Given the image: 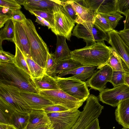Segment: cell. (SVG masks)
<instances>
[{
  "instance_id": "obj_27",
  "label": "cell",
  "mask_w": 129,
  "mask_h": 129,
  "mask_svg": "<svg viewBox=\"0 0 129 129\" xmlns=\"http://www.w3.org/2000/svg\"><path fill=\"white\" fill-rule=\"evenodd\" d=\"M15 111L11 105L0 96V123L10 124L11 116Z\"/></svg>"
},
{
  "instance_id": "obj_48",
  "label": "cell",
  "mask_w": 129,
  "mask_h": 129,
  "mask_svg": "<svg viewBox=\"0 0 129 129\" xmlns=\"http://www.w3.org/2000/svg\"><path fill=\"white\" fill-rule=\"evenodd\" d=\"M34 129H52L51 125H42L38 126Z\"/></svg>"
},
{
  "instance_id": "obj_26",
  "label": "cell",
  "mask_w": 129,
  "mask_h": 129,
  "mask_svg": "<svg viewBox=\"0 0 129 129\" xmlns=\"http://www.w3.org/2000/svg\"><path fill=\"white\" fill-rule=\"evenodd\" d=\"M56 62L55 73L60 74L63 72L73 70L83 65L71 58L57 61Z\"/></svg>"
},
{
  "instance_id": "obj_6",
  "label": "cell",
  "mask_w": 129,
  "mask_h": 129,
  "mask_svg": "<svg viewBox=\"0 0 129 129\" xmlns=\"http://www.w3.org/2000/svg\"><path fill=\"white\" fill-rule=\"evenodd\" d=\"M59 0L54 12V26L51 30L56 36L70 40L72 31L76 23L71 18Z\"/></svg>"
},
{
  "instance_id": "obj_31",
  "label": "cell",
  "mask_w": 129,
  "mask_h": 129,
  "mask_svg": "<svg viewBox=\"0 0 129 129\" xmlns=\"http://www.w3.org/2000/svg\"><path fill=\"white\" fill-rule=\"evenodd\" d=\"M92 22L100 29L105 33L113 29L108 21L99 14H96Z\"/></svg>"
},
{
  "instance_id": "obj_36",
  "label": "cell",
  "mask_w": 129,
  "mask_h": 129,
  "mask_svg": "<svg viewBox=\"0 0 129 129\" xmlns=\"http://www.w3.org/2000/svg\"><path fill=\"white\" fill-rule=\"evenodd\" d=\"M12 11L8 8L0 6V28L4 26V24L11 19Z\"/></svg>"
},
{
  "instance_id": "obj_10",
  "label": "cell",
  "mask_w": 129,
  "mask_h": 129,
  "mask_svg": "<svg viewBox=\"0 0 129 129\" xmlns=\"http://www.w3.org/2000/svg\"><path fill=\"white\" fill-rule=\"evenodd\" d=\"M81 113L77 109L47 114L52 129H71Z\"/></svg>"
},
{
  "instance_id": "obj_20",
  "label": "cell",
  "mask_w": 129,
  "mask_h": 129,
  "mask_svg": "<svg viewBox=\"0 0 129 129\" xmlns=\"http://www.w3.org/2000/svg\"><path fill=\"white\" fill-rule=\"evenodd\" d=\"M97 67L95 66L83 65L73 70L68 71L58 74L57 76L62 77L68 74H72L73 76L83 82L90 78L97 71Z\"/></svg>"
},
{
  "instance_id": "obj_7",
  "label": "cell",
  "mask_w": 129,
  "mask_h": 129,
  "mask_svg": "<svg viewBox=\"0 0 129 129\" xmlns=\"http://www.w3.org/2000/svg\"><path fill=\"white\" fill-rule=\"evenodd\" d=\"M103 108L98 98L90 94L78 119L71 129H85L91 121L98 118Z\"/></svg>"
},
{
  "instance_id": "obj_23",
  "label": "cell",
  "mask_w": 129,
  "mask_h": 129,
  "mask_svg": "<svg viewBox=\"0 0 129 129\" xmlns=\"http://www.w3.org/2000/svg\"><path fill=\"white\" fill-rule=\"evenodd\" d=\"M56 47L53 54L56 62L70 58L71 51L66 42V38L63 36H57Z\"/></svg>"
},
{
  "instance_id": "obj_11",
  "label": "cell",
  "mask_w": 129,
  "mask_h": 129,
  "mask_svg": "<svg viewBox=\"0 0 129 129\" xmlns=\"http://www.w3.org/2000/svg\"><path fill=\"white\" fill-rule=\"evenodd\" d=\"M100 100L113 107L117 106L121 101L129 99V87L124 84L112 89H106L100 92Z\"/></svg>"
},
{
  "instance_id": "obj_37",
  "label": "cell",
  "mask_w": 129,
  "mask_h": 129,
  "mask_svg": "<svg viewBox=\"0 0 129 129\" xmlns=\"http://www.w3.org/2000/svg\"><path fill=\"white\" fill-rule=\"evenodd\" d=\"M116 12L125 16L129 10V0H117Z\"/></svg>"
},
{
  "instance_id": "obj_1",
  "label": "cell",
  "mask_w": 129,
  "mask_h": 129,
  "mask_svg": "<svg viewBox=\"0 0 129 129\" xmlns=\"http://www.w3.org/2000/svg\"><path fill=\"white\" fill-rule=\"evenodd\" d=\"M112 47L104 41L96 42L90 46L71 52V58L83 65L96 66L99 69L108 60Z\"/></svg>"
},
{
  "instance_id": "obj_46",
  "label": "cell",
  "mask_w": 129,
  "mask_h": 129,
  "mask_svg": "<svg viewBox=\"0 0 129 129\" xmlns=\"http://www.w3.org/2000/svg\"><path fill=\"white\" fill-rule=\"evenodd\" d=\"M0 129H18L13 125L0 123Z\"/></svg>"
},
{
  "instance_id": "obj_35",
  "label": "cell",
  "mask_w": 129,
  "mask_h": 129,
  "mask_svg": "<svg viewBox=\"0 0 129 129\" xmlns=\"http://www.w3.org/2000/svg\"><path fill=\"white\" fill-rule=\"evenodd\" d=\"M98 14L108 21L113 29L117 26L119 21L123 17L120 13L117 12L110 14Z\"/></svg>"
},
{
  "instance_id": "obj_39",
  "label": "cell",
  "mask_w": 129,
  "mask_h": 129,
  "mask_svg": "<svg viewBox=\"0 0 129 129\" xmlns=\"http://www.w3.org/2000/svg\"><path fill=\"white\" fill-rule=\"evenodd\" d=\"M61 3L71 18L76 23L78 16L71 5L67 0H61Z\"/></svg>"
},
{
  "instance_id": "obj_43",
  "label": "cell",
  "mask_w": 129,
  "mask_h": 129,
  "mask_svg": "<svg viewBox=\"0 0 129 129\" xmlns=\"http://www.w3.org/2000/svg\"><path fill=\"white\" fill-rule=\"evenodd\" d=\"M118 33L125 43L129 46V29H123L118 31Z\"/></svg>"
},
{
  "instance_id": "obj_22",
  "label": "cell",
  "mask_w": 129,
  "mask_h": 129,
  "mask_svg": "<svg viewBox=\"0 0 129 129\" xmlns=\"http://www.w3.org/2000/svg\"><path fill=\"white\" fill-rule=\"evenodd\" d=\"M32 79L35 87L38 91L59 89L55 78L45 73L41 77L32 78Z\"/></svg>"
},
{
  "instance_id": "obj_45",
  "label": "cell",
  "mask_w": 129,
  "mask_h": 129,
  "mask_svg": "<svg viewBox=\"0 0 129 129\" xmlns=\"http://www.w3.org/2000/svg\"><path fill=\"white\" fill-rule=\"evenodd\" d=\"M85 129H101L98 118L91 121Z\"/></svg>"
},
{
  "instance_id": "obj_24",
  "label": "cell",
  "mask_w": 129,
  "mask_h": 129,
  "mask_svg": "<svg viewBox=\"0 0 129 129\" xmlns=\"http://www.w3.org/2000/svg\"><path fill=\"white\" fill-rule=\"evenodd\" d=\"M106 64L110 66L113 71H123L129 73V69L112 48L109 58Z\"/></svg>"
},
{
  "instance_id": "obj_16",
  "label": "cell",
  "mask_w": 129,
  "mask_h": 129,
  "mask_svg": "<svg viewBox=\"0 0 129 129\" xmlns=\"http://www.w3.org/2000/svg\"><path fill=\"white\" fill-rule=\"evenodd\" d=\"M20 90L22 98L32 110H42L45 107L55 105L38 93Z\"/></svg>"
},
{
  "instance_id": "obj_19",
  "label": "cell",
  "mask_w": 129,
  "mask_h": 129,
  "mask_svg": "<svg viewBox=\"0 0 129 129\" xmlns=\"http://www.w3.org/2000/svg\"><path fill=\"white\" fill-rule=\"evenodd\" d=\"M28 114L29 120L26 129H34L40 125L51 124L47 114L43 110H32Z\"/></svg>"
},
{
  "instance_id": "obj_51",
  "label": "cell",
  "mask_w": 129,
  "mask_h": 129,
  "mask_svg": "<svg viewBox=\"0 0 129 129\" xmlns=\"http://www.w3.org/2000/svg\"><path fill=\"white\" fill-rule=\"evenodd\" d=\"M123 129V128H122V129Z\"/></svg>"
},
{
  "instance_id": "obj_33",
  "label": "cell",
  "mask_w": 129,
  "mask_h": 129,
  "mask_svg": "<svg viewBox=\"0 0 129 129\" xmlns=\"http://www.w3.org/2000/svg\"><path fill=\"white\" fill-rule=\"evenodd\" d=\"M29 12L33 15L40 16L48 22L51 26H54V16L53 12L33 10Z\"/></svg>"
},
{
  "instance_id": "obj_32",
  "label": "cell",
  "mask_w": 129,
  "mask_h": 129,
  "mask_svg": "<svg viewBox=\"0 0 129 129\" xmlns=\"http://www.w3.org/2000/svg\"><path fill=\"white\" fill-rule=\"evenodd\" d=\"M56 62L53 54L48 53L45 69V73L53 77L57 76L55 73L56 68Z\"/></svg>"
},
{
  "instance_id": "obj_50",
  "label": "cell",
  "mask_w": 129,
  "mask_h": 129,
  "mask_svg": "<svg viewBox=\"0 0 129 129\" xmlns=\"http://www.w3.org/2000/svg\"><path fill=\"white\" fill-rule=\"evenodd\" d=\"M17 3L20 5H23L25 0H15Z\"/></svg>"
},
{
  "instance_id": "obj_8",
  "label": "cell",
  "mask_w": 129,
  "mask_h": 129,
  "mask_svg": "<svg viewBox=\"0 0 129 129\" xmlns=\"http://www.w3.org/2000/svg\"><path fill=\"white\" fill-rule=\"evenodd\" d=\"M0 96L17 111L28 114L32 110L22 98L20 89L15 86L0 82Z\"/></svg>"
},
{
  "instance_id": "obj_40",
  "label": "cell",
  "mask_w": 129,
  "mask_h": 129,
  "mask_svg": "<svg viewBox=\"0 0 129 129\" xmlns=\"http://www.w3.org/2000/svg\"><path fill=\"white\" fill-rule=\"evenodd\" d=\"M14 56L8 52L0 50V63L14 62Z\"/></svg>"
},
{
  "instance_id": "obj_17",
  "label": "cell",
  "mask_w": 129,
  "mask_h": 129,
  "mask_svg": "<svg viewBox=\"0 0 129 129\" xmlns=\"http://www.w3.org/2000/svg\"><path fill=\"white\" fill-rule=\"evenodd\" d=\"M96 14H110L116 12L117 0H86Z\"/></svg>"
},
{
  "instance_id": "obj_38",
  "label": "cell",
  "mask_w": 129,
  "mask_h": 129,
  "mask_svg": "<svg viewBox=\"0 0 129 129\" xmlns=\"http://www.w3.org/2000/svg\"><path fill=\"white\" fill-rule=\"evenodd\" d=\"M0 6L8 8L12 11L21 8V5L15 0H0Z\"/></svg>"
},
{
  "instance_id": "obj_29",
  "label": "cell",
  "mask_w": 129,
  "mask_h": 129,
  "mask_svg": "<svg viewBox=\"0 0 129 129\" xmlns=\"http://www.w3.org/2000/svg\"><path fill=\"white\" fill-rule=\"evenodd\" d=\"M32 78L42 77L45 73V69L42 68L32 59L25 57Z\"/></svg>"
},
{
  "instance_id": "obj_2",
  "label": "cell",
  "mask_w": 129,
  "mask_h": 129,
  "mask_svg": "<svg viewBox=\"0 0 129 129\" xmlns=\"http://www.w3.org/2000/svg\"><path fill=\"white\" fill-rule=\"evenodd\" d=\"M0 82L20 89L38 93L31 76L14 62L0 63Z\"/></svg>"
},
{
  "instance_id": "obj_14",
  "label": "cell",
  "mask_w": 129,
  "mask_h": 129,
  "mask_svg": "<svg viewBox=\"0 0 129 129\" xmlns=\"http://www.w3.org/2000/svg\"><path fill=\"white\" fill-rule=\"evenodd\" d=\"M74 9L78 16L76 22H92L96 13L92 10L86 0H67Z\"/></svg>"
},
{
  "instance_id": "obj_41",
  "label": "cell",
  "mask_w": 129,
  "mask_h": 129,
  "mask_svg": "<svg viewBox=\"0 0 129 129\" xmlns=\"http://www.w3.org/2000/svg\"><path fill=\"white\" fill-rule=\"evenodd\" d=\"M42 110H44L47 114L65 111L69 110L59 105H54L44 108Z\"/></svg>"
},
{
  "instance_id": "obj_9",
  "label": "cell",
  "mask_w": 129,
  "mask_h": 129,
  "mask_svg": "<svg viewBox=\"0 0 129 129\" xmlns=\"http://www.w3.org/2000/svg\"><path fill=\"white\" fill-rule=\"evenodd\" d=\"M38 93L55 105L62 106L69 110L77 109L84 102L67 94L61 89L41 90Z\"/></svg>"
},
{
  "instance_id": "obj_47",
  "label": "cell",
  "mask_w": 129,
  "mask_h": 129,
  "mask_svg": "<svg viewBox=\"0 0 129 129\" xmlns=\"http://www.w3.org/2000/svg\"><path fill=\"white\" fill-rule=\"evenodd\" d=\"M125 16L126 19L124 22V29H129V10L126 14Z\"/></svg>"
},
{
  "instance_id": "obj_42",
  "label": "cell",
  "mask_w": 129,
  "mask_h": 129,
  "mask_svg": "<svg viewBox=\"0 0 129 129\" xmlns=\"http://www.w3.org/2000/svg\"><path fill=\"white\" fill-rule=\"evenodd\" d=\"M26 19L25 15L20 10L12 11L11 19L13 21L22 22Z\"/></svg>"
},
{
  "instance_id": "obj_30",
  "label": "cell",
  "mask_w": 129,
  "mask_h": 129,
  "mask_svg": "<svg viewBox=\"0 0 129 129\" xmlns=\"http://www.w3.org/2000/svg\"><path fill=\"white\" fill-rule=\"evenodd\" d=\"M14 62L17 67L25 71L31 76L25 56L16 45L15 53Z\"/></svg>"
},
{
  "instance_id": "obj_34",
  "label": "cell",
  "mask_w": 129,
  "mask_h": 129,
  "mask_svg": "<svg viewBox=\"0 0 129 129\" xmlns=\"http://www.w3.org/2000/svg\"><path fill=\"white\" fill-rule=\"evenodd\" d=\"M126 72L121 71H113L110 81L114 87L125 84L124 77Z\"/></svg>"
},
{
  "instance_id": "obj_15",
  "label": "cell",
  "mask_w": 129,
  "mask_h": 129,
  "mask_svg": "<svg viewBox=\"0 0 129 129\" xmlns=\"http://www.w3.org/2000/svg\"><path fill=\"white\" fill-rule=\"evenodd\" d=\"M14 22L15 26L14 43L25 57L32 59L29 41L26 32L20 22Z\"/></svg>"
},
{
  "instance_id": "obj_28",
  "label": "cell",
  "mask_w": 129,
  "mask_h": 129,
  "mask_svg": "<svg viewBox=\"0 0 129 129\" xmlns=\"http://www.w3.org/2000/svg\"><path fill=\"white\" fill-rule=\"evenodd\" d=\"M29 118L28 114L15 111L11 116L10 124L13 125L18 129H26Z\"/></svg>"
},
{
  "instance_id": "obj_18",
  "label": "cell",
  "mask_w": 129,
  "mask_h": 129,
  "mask_svg": "<svg viewBox=\"0 0 129 129\" xmlns=\"http://www.w3.org/2000/svg\"><path fill=\"white\" fill-rule=\"evenodd\" d=\"M58 0H25L23 4L24 8L29 11L38 10L53 12Z\"/></svg>"
},
{
  "instance_id": "obj_4",
  "label": "cell",
  "mask_w": 129,
  "mask_h": 129,
  "mask_svg": "<svg viewBox=\"0 0 129 129\" xmlns=\"http://www.w3.org/2000/svg\"><path fill=\"white\" fill-rule=\"evenodd\" d=\"M72 35L83 39L86 43V46L97 42H107L108 39L107 33L100 29L92 22L77 23L72 30Z\"/></svg>"
},
{
  "instance_id": "obj_5",
  "label": "cell",
  "mask_w": 129,
  "mask_h": 129,
  "mask_svg": "<svg viewBox=\"0 0 129 129\" xmlns=\"http://www.w3.org/2000/svg\"><path fill=\"white\" fill-rule=\"evenodd\" d=\"M54 77L60 89L80 101L84 102L90 95L85 82L73 76L62 78L56 76Z\"/></svg>"
},
{
  "instance_id": "obj_12",
  "label": "cell",
  "mask_w": 129,
  "mask_h": 129,
  "mask_svg": "<svg viewBox=\"0 0 129 129\" xmlns=\"http://www.w3.org/2000/svg\"><path fill=\"white\" fill-rule=\"evenodd\" d=\"M99 69L85 82L88 86L101 92L105 89L107 83L110 82L113 70L108 64L102 66Z\"/></svg>"
},
{
  "instance_id": "obj_3",
  "label": "cell",
  "mask_w": 129,
  "mask_h": 129,
  "mask_svg": "<svg viewBox=\"0 0 129 129\" xmlns=\"http://www.w3.org/2000/svg\"><path fill=\"white\" fill-rule=\"evenodd\" d=\"M20 23L29 40L32 59L45 70L49 52L46 44L38 33L31 20L26 19Z\"/></svg>"
},
{
  "instance_id": "obj_49",
  "label": "cell",
  "mask_w": 129,
  "mask_h": 129,
  "mask_svg": "<svg viewBox=\"0 0 129 129\" xmlns=\"http://www.w3.org/2000/svg\"><path fill=\"white\" fill-rule=\"evenodd\" d=\"M124 80L125 84L129 87V73H126L125 74Z\"/></svg>"
},
{
  "instance_id": "obj_21",
  "label": "cell",
  "mask_w": 129,
  "mask_h": 129,
  "mask_svg": "<svg viewBox=\"0 0 129 129\" xmlns=\"http://www.w3.org/2000/svg\"><path fill=\"white\" fill-rule=\"evenodd\" d=\"M115 114L116 120L123 129H129V99L123 101L118 105Z\"/></svg>"
},
{
  "instance_id": "obj_13",
  "label": "cell",
  "mask_w": 129,
  "mask_h": 129,
  "mask_svg": "<svg viewBox=\"0 0 129 129\" xmlns=\"http://www.w3.org/2000/svg\"><path fill=\"white\" fill-rule=\"evenodd\" d=\"M107 34L108 43L111 46L129 69V46L120 37L117 31L113 29L107 32Z\"/></svg>"
},
{
  "instance_id": "obj_25",
  "label": "cell",
  "mask_w": 129,
  "mask_h": 129,
  "mask_svg": "<svg viewBox=\"0 0 129 129\" xmlns=\"http://www.w3.org/2000/svg\"><path fill=\"white\" fill-rule=\"evenodd\" d=\"M15 26L14 21L10 19L5 23L0 31V50H3L2 42L4 40L15 42Z\"/></svg>"
},
{
  "instance_id": "obj_44",
  "label": "cell",
  "mask_w": 129,
  "mask_h": 129,
  "mask_svg": "<svg viewBox=\"0 0 129 129\" xmlns=\"http://www.w3.org/2000/svg\"><path fill=\"white\" fill-rule=\"evenodd\" d=\"M36 17V21L39 24L44 26H46L48 29H51L53 27L51 26L49 23L43 18L39 16L35 15Z\"/></svg>"
}]
</instances>
